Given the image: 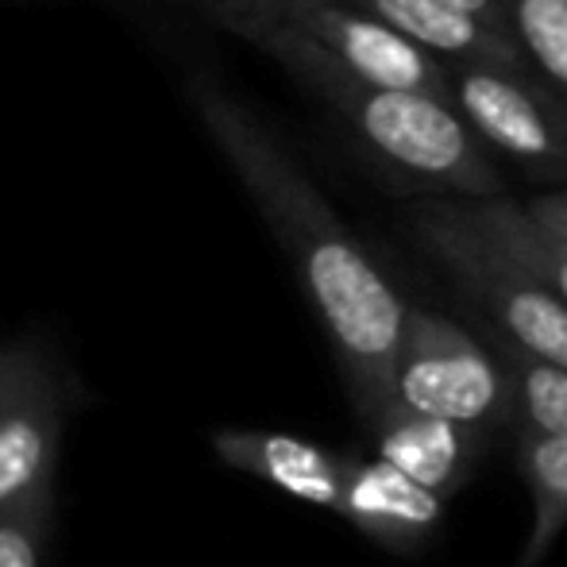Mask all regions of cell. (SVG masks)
Listing matches in <instances>:
<instances>
[{"label":"cell","instance_id":"cell-1","mask_svg":"<svg viewBox=\"0 0 567 567\" xmlns=\"http://www.w3.org/2000/svg\"><path fill=\"white\" fill-rule=\"evenodd\" d=\"M189 97L205 132L213 135L255 209L275 231L278 247L298 270L337 348L351 402L371 425L394 398L410 301H402V293L390 286L355 231L343 225L329 197L251 109L239 105L213 78H194Z\"/></svg>","mask_w":567,"mask_h":567},{"label":"cell","instance_id":"cell-13","mask_svg":"<svg viewBox=\"0 0 567 567\" xmlns=\"http://www.w3.org/2000/svg\"><path fill=\"white\" fill-rule=\"evenodd\" d=\"M517 455L533 494V529L525 537L517 567H537L567 529V436L522 429Z\"/></svg>","mask_w":567,"mask_h":567},{"label":"cell","instance_id":"cell-19","mask_svg":"<svg viewBox=\"0 0 567 567\" xmlns=\"http://www.w3.org/2000/svg\"><path fill=\"white\" fill-rule=\"evenodd\" d=\"M444 4L460 8V12L475 16V20L491 23V28L514 31V28H509V8H506V0H444Z\"/></svg>","mask_w":567,"mask_h":567},{"label":"cell","instance_id":"cell-6","mask_svg":"<svg viewBox=\"0 0 567 567\" xmlns=\"http://www.w3.org/2000/svg\"><path fill=\"white\" fill-rule=\"evenodd\" d=\"M62 386L35 340L0 348V509L54 483Z\"/></svg>","mask_w":567,"mask_h":567},{"label":"cell","instance_id":"cell-8","mask_svg":"<svg viewBox=\"0 0 567 567\" xmlns=\"http://www.w3.org/2000/svg\"><path fill=\"white\" fill-rule=\"evenodd\" d=\"M340 517H348L359 533L386 548H413L441 525L444 498L382 455L359 460L343 455V506Z\"/></svg>","mask_w":567,"mask_h":567},{"label":"cell","instance_id":"cell-7","mask_svg":"<svg viewBox=\"0 0 567 567\" xmlns=\"http://www.w3.org/2000/svg\"><path fill=\"white\" fill-rule=\"evenodd\" d=\"M278 12L282 20L309 31L324 51H332L343 66H351L367 82L425 90L452 101L449 59L413 43L410 35L394 31L351 0H278Z\"/></svg>","mask_w":567,"mask_h":567},{"label":"cell","instance_id":"cell-17","mask_svg":"<svg viewBox=\"0 0 567 567\" xmlns=\"http://www.w3.org/2000/svg\"><path fill=\"white\" fill-rule=\"evenodd\" d=\"M209 8H213V16H217V20L231 31V35H239L247 23L267 20V16H278L275 0H209Z\"/></svg>","mask_w":567,"mask_h":567},{"label":"cell","instance_id":"cell-4","mask_svg":"<svg viewBox=\"0 0 567 567\" xmlns=\"http://www.w3.org/2000/svg\"><path fill=\"white\" fill-rule=\"evenodd\" d=\"M452 105L478 140L537 182H567V101L533 62H449Z\"/></svg>","mask_w":567,"mask_h":567},{"label":"cell","instance_id":"cell-3","mask_svg":"<svg viewBox=\"0 0 567 567\" xmlns=\"http://www.w3.org/2000/svg\"><path fill=\"white\" fill-rule=\"evenodd\" d=\"M417 244L452 275V282L491 317L502 340L537 359L567 367V301L525 275L460 213L455 197H421L410 205Z\"/></svg>","mask_w":567,"mask_h":567},{"label":"cell","instance_id":"cell-10","mask_svg":"<svg viewBox=\"0 0 567 567\" xmlns=\"http://www.w3.org/2000/svg\"><path fill=\"white\" fill-rule=\"evenodd\" d=\"M471 429L460 421H444L433 413H421L413 405L390 398L371 421L374 452L421 486L436 491L441 498L460 491L471 463Z\"/></svg>","mask_w":567,"mask_h":567},{"label":"cell","instance_id":"cell-12","mask_svg":"<svg viewBox=\"0 0 567 567\" xmlns=\"http://www.w3.org/2000/svg\"><path fill=\"white\" fill-rule=\"evenodd\" d=\"M455 205L502 255H509L525 275H533L545 290L567 301V239L560 231L540 225L529 205L506 194L455 197Z\"/></svg>","mask_w":567,"mask_h":567},{"label":"cell","instance_id":"cell-11","mask_svg":"<svg viewBox=\"0 0 567 567\" xmlns=\"http://www.w3.org/2000/svg\"><path fill=\"white\" fill-rule=\"evenodd\" d=\"M363 12L379 16L394 31L410 35L413 43L429 47L441 59H502V62H529L522 39L514 31L491 28L444 0H351Z\"/></svg>","mask_w":567,"mask_h":567},{"label":"cell","instance_id":"cell-9","mask_svg":"<svg viewBox=\"0 0 567 567\" xmlns=\"http://www.w3.org/2000/svg\"><path fill=\"white\" fill-rule=\"evenodd\" d=\"M213 449L231 467L267 478L270 486L306 498L340 514L343 506V455L321 444L298 441L282 433H251V429H225L213 433Z\"/></svg>","mask_w":567,"mask_h":567},{"label":"cell","instance_id":"cell-2","mask_svg":"<svg viewBox=\"0 0 567 567\" xmlns=\"http://www.w3.org/2000/svg\"><path fill=\"white\" fill-rule=\"evenodd\" d=\"M239 39L255 43L293 82L324 101L351 135L410 186V194L494 197L506 189L494 151L449 97L367 82L282 16L247 23Z\"/></svg>","mask_w":567,"mask_h":567},{"label":"cell","instance_id":"cell-16","mask_svg":"<svg viewBox=\"0 0 567 567\" xmlns=\"http://www.w3.org/2000/svg\"><path fill=\"white\" fill-rule=\"evenodd\" d=\"M54 483L0 509V567H43Z\"/></svg>","mask_w":567,"mask_h":567},{"label":"cell","instance_id":"cell-18","mask_svg":"<svg viewBox=\"0 0 567 567\" xmlns=\"http://www.w3.org/2000/svg\"><path fill=\"white\" fill-rule=\"evenodd\" d=\"M529 213L540 220V225H548L553 231H560L567 239V186L564 189H548V194H537L529 197Z\"/></svg>","mask_w":567,"mask_h":567},{"label":"cell","instance_id":"cell-5","mask_svg":"<svg viewBox=\"0 0 567 567\" xmlns=\"http://www.w3.org/2000/svg\"><path fill=\"white\" fill-rule=\"evenodd\" d=\"M394 398L460 425H483L514 402L506 367L467 329L425 306H410L405 313Z\"/></svg>","mask_w":567,"mask_h":567},{"label":"cell","instance_id":"cell-20","mask_svg":"<svg viewBox=\"0 0 567 567\" xmlns=\"http://www.w3.org/2000/svg\"><path fill=\"white\" fill-rule=\"evenodd\" d=\"M275 8H278V0H275ZM278 16H282V12H278Z\"/></svg>","mask_w":567,"mask_h":567},{"label":"cell","instance_id":"cell-14","mask_svg":"<svg viewBox=\"0 0 567 567\" xmlns=\"http://www.w3.org/2000/svg\"><path fill=\"white\" fill-rule=\"evenodd\" d=\"M509 398L517 405L522 429L548 436H567V367L537 359L529 351L506 343Z\"/></svg>","mask_w":567,"mask_h":567},{"label":"cell","instance_id":"cell-15","mask_svg":"<svg viewBox=\"0 0 567 567\" xmlns=\"http://www.w3.org/2000/svg\"><path fill=\"white\" fill-rule=\"evenodd\" d=\"M506 8L529 62L567 101V0H506Z\"/></svg>","mask_w":567,"mask_h":567}]
</instances>
